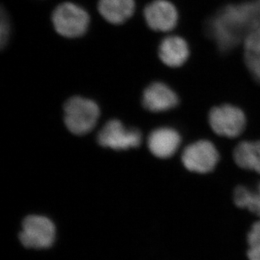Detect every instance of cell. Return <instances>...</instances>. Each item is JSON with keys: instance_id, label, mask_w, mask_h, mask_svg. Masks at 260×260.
<instances>
[{"instance_id": "cell-5", "label": "cell", "mask_w": 260, "mask_h": 260, "mask_svg": "<svg viewBox=\"0 0 260 260\" xmlns=\"http://www.w3.org/2000/svg\"><path fill=\"white\" fill-rule=\"evenodd\" d=\"M219 152L210 141L200 140L189 145L182 154V162L189 171L208 174L219 162Z\"/></svg>"}, {"instance_id": "cell-12", "label": "cell", "mask_w": 260, "mask_h": 260, "mask_svg": "<svg viewBox=\"0 0 260 260\" xmlns=\"http://www.w3.org/2000/svg\"><path fill=\"white\" fill-rule=\"evenodd\" d=\"M135 0H99L100 15L112 25H121L135 12Z\"/></svg>"}, {"instance_id": "cell-3", "label": "cell", "mask_w": 260, "mask_h": 260, "mask_svg": "<svg viewBox=\"0 0 260 260\" xmlns=\"http://www.w3.org/2000/svg\"><path fill=\"white\" fill-rule=\"evenodd\" d=\"M90 18L81 6L71 2L61 3L55 8L52 22L57 34L66 38H78L86 33Z\"/></svg>"}, {"instance_id": "cell-16", "label": "cell", "mask_w": 260, "mask_h": 260, "mask_svg": "<svg viewBox=\"0 0 260 260\" xmlns=\"http://www.w3.org/2000/svg\"><path fill=\"white\" fill-rule=\"evenodd\" d=\"M248 259L260 260V221H256L251 226L248 234Z\"/></svg>"}, {"instance_id": "cell-11", "label": "cell", "mask_w": 260, "mask_h": 260, "mask_svg": "<svg viewBox=\"0 0 260 260\" xmlns=\"http://www.w3.org/2000/svg\"><path fill=\"white\" fill-rule=\"evenodd\" d=\"M189 56L188 43L184 38L178 36L165 37L158 47L160 60L170 68H179L184 65Z\"/></svg>"}, {"instance_id": "cell-1", "label": "cell", "mask_w": 260, "mask_h": 260, "mask_svg": "<svg viewBox=\"0 0 260 260\" xmlns=\"http://www.w3.org/2000/svg\"><path fill=\"white\" fill-rule=\"evenodd\" d=\"M260 27V0L229 5L221 8L206 24V32L221 52H226L243 43Z\"/></svg>"}, {"instance_id": "cell-8", "label": "cell", "mask_w": 260, "mask_h": 260, "mask_svg": "<svg viewBox=\"0 0 260 260\" xmlns=\"http://www.w3.org/2000/svg\"><path fill=\"white\" fill-rule=\"evenodd\" d=\"M145 21L153 31L169 32L176 27L179 15L169 0H153L145 7Z\"/></svg>"}, {"instance_id": "cell-14", "label": "cell", "mask_w": 260, "mask_h": 260, "mask_svg": "<svg viewBox=\"0 0 260 260\" xmlns=\"http://www.w3.org/2000/svg\"><path fill=\"white\" fill-rule=\"evenodd\" d=\"M246 66L260 84V27L252 32L243 42Z\"/></svg>"}, {"instance_id": "cell-13", "label": "cell", "mask_w": 260, "mask_h": 260, "mask_svg": "<svg viewBox=\"0 0 260 260\" xmlns=\"http://www.w3.org/2000/svg\"><path fill=\"white\" fill-rule=\"evenodd\" d=\"M233 159L241 169L260 174V141L238 143L233 152Z\"/></svg>"}, {"instance_id": "cell-10", "label": "cell", "mask_w": 260, "mask_h": 260, "mask_svg": "<svg viewBox=\"0 0 260 260\" xmlns=\"http://www.w3.org/2000/svg\"><path fill=\"white\" fill-rule=\"evenodd\" d=\"M181 142L179 133L172 128H158L150 134L147 144L150 152L159 158H168L176 152Z\"/></svg>"}, {"instance_id": "cell-6", "label": "cell", "mask_w": 260, "mask_h": 260, "mask_svg": "<svg viewBox=\"0 0 260 260\" xmlns=\"http://www.w3.org/2000/svg\"><path fill=\"white\" fill-rule=\"evenodd\" d=\"M55 226L49 219L42 216H29L22 224L20 242L29 248H47L55 239Z\"/></svg>"}, {"instance_id": "cell-9", "label": "cell", "mask_w": 260, "mask_h": 260, "mask_svg": "<svg viewBox=\"0 0 260 260\" xmlns=\"http://www.w3.org/2000/svg\"><path fill=\"white\" fill-rule=\"evenodd\" d=\"M179 97L169 85L162 82H152L143 93V106L152 112L170 111L178 106Z\"/></svg>"}, {"instance_id": "cell-15", "label": "cell", "mask_w": 260, "mask_h": 260, "mask_svg": "<svg viewBox=\"0 0 260 260\" xmlns=\"http://www.w3.org/2000/svg\"><path fill=\"white\" fill-rule=\"evenodd\" d=\"M233 201L239 208L247 209L260 217V182L257 190H252L243 185L237 187L233 193Z\"/></svg>"}, {"instance_id": "cell-7", "label": "cell", "mask_w": 260, "mask_h": 260, "mask_svg": "<svg viewBox=\"0 0 260 260\" xmlns=\"http://www.w3.org/2000/svg\"><path fill=\"white\" fill-rule=\"evenodd\" d=\"M142 142V134L137 129H126L120 120H111L98 134V143L102 147L115 150L138 147Z\"/></svg>"}, {"instance_id": "cell-17", "label": "cell", "mask_w": 260, "mask_h": 260, "mask_svg": "<svg viewBox=\"0 0 260 260\" xmlns=\"http://www.w3.org/2000/svg\"><path fill=\"white\" fill-rule=\"evenodd\" d=\"M11 35V24L10 17L5 9H1L0 12V46L4 49L10 41Z\"/></svg>"}, {"instance_id": "cell-2", "label": "cell", "mask_w": 260, "mask_h": 260, "mask_svg": "<svg viewBox=\"0 0 260 260\" xmlns=\"http://www.w3.org/2000/svg\"><path fill=\"white\" fill-rule=\"evenodd\" d=\"M64 123L75 135H84L93 130L100 117L98 105L89 99L74 96L64 104Z\"/></svg>"}, {"instance_id": "cell-4", "label": "cell", "mask_w": 260, "mask_h": 260, "mask_svg": "<svg viewBox=\"0 0 260 260\" xmlns=\"http://www.w3.org/2000/svg\"><path fill=\"white\" fill-rule=\"evenodd\" d=\"M209 123L214 133L221 137L234 138L246 127V116L241 109L232 105H222L211 109Z\"/></svg>"}]
</instances>
